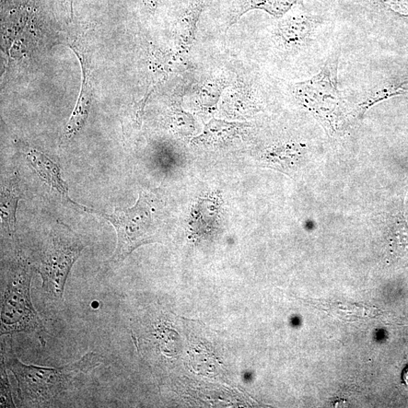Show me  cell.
<instances>
[{
	"label": "cell",
	"instance_id": "1",
	"mask_svg": "<svg viewBox=\"0 0 408 408\" xmlns=\"http://www.w3.org/2000/svg\"><path fill=\"white\" fill-rule=\"evenodd\" d=\"M13 336L2 341V358L18 382L21 406L53 407L71 390L82 376L100 364L99 356L89 353L72 364L60 368H43L22 363L15 352Z\"/></svg>",
	"mask_w": 408,
	"mask_h": 408
},
{
	"label": "cell",
	"instance_id": "2",
	"mask_svg": "<svg viewBox=\"0 0 408 408\" xmlns=\"http://www.w3.org/2000/svg\"><path fill=\"white\" fill-rule=\"evenodd\" d=\"M341 48L336 42L324 64L314 76L291 87L299 106L310 113L330 136L339 133L349 116H354L351 102L338 84Z\"/></svg>",
	"mask_w": 408,
	"mask_h": 408
},
{
	"label": "cell",
	"instance_id": "3",
	"mask_svg": "<svg viewBox=\"0 0 408 408\" xmlns=\"http://www.w3.org/2000/svg\"><path fill=\"white\" fill-rule=\"evenodd\" d=\"M34 269L20 253L2 267L1 336L26 333L45 345V328L31 295Z\"/></svg>",
	"mask_w": 408,
	"mask_h": 408
},
{
	"label": "cell",
	"instance_id": "4",
	"mask_svg": "<svg viewBox=\"0 0 408 408\" xmlns=\"http://www.w3.org/2000/svg\"><path fill=\"white\" fill-rule=\"evenodd\" d=\"M333 22L326 18L297 9L285 15L275 30L280 48L294 54L304 55L321 68L335 43Z\"/></svg>",
	"mask_w": 408,
	"mask_h": 408
},
{
	"label": "cell",
	"instance_id": "5",
	"mask_svg": "<svg viewBox=\"0 0 408 408\" xmlns=\"http://www.w3.org/2000/svg\"><path fill=\"white\" fill-rule=\"evenodd\" d=\"M87 243L65 225L57 226L31 262L41 276L45 298L53 303L63 301L70 272Z\"/></svg>",
	"mask_w": 408,
	"mask_h": 408
},
{
	"label": "cell",
	"instance_id": "6",
	"mask_svg": "<svg viewBox=\"0 0 408 408\" xmlns=\"http://www.w3.org/2000/svg\"><path fill=\"white\" fill-rule=\"evenodd\" d=\"M92 213L106 219L116 232V248L112 263L119 264L143 245L161 241L160 226L155 219L153 201L145 192L139 194L133 207H116L111 214Z\"/></svg>",
	"mask_w": 408,
	"mask_h": 408
},
{
	"label": "cell",
	"instance_id": "7",
	"mask_svg": "<svg viewBox=\"0 0 408 408\" xmlns=\"http://www.w3.org/2000/svg\"><path fill=\"white\" fill-rule=\"evenodd\" d=\"M77 55L83 72V82L81 90L73 114L67 122L65 130V138L70 139L75 136L84 127L89 116L92 102V84L89 66L82 53L75 46H71Z\"/></svg>",
	"mask_w": 408,
	"mask_h": 408
},
{
	"label": "cell",
	"instance_id": "8",
	"mask_svg": "<svg viewBox=\"0 0 408 408\" xmlns=\"http://www.w3.org/2000/svg\"><path fill=\"white\" fill-rule=\"evenodd\" d=\"M27 158L31 166L38 173L39 176L53 189L57 191L67 203L72 204L83 211L91 212V209L70 199L67 185L61 177L60 169L50 158L33 149L27 153Z\"/></svg>",
	"mask_w": 408,
	"mask_h": 408
},
{
	"label": "cell",
	"instance_id": "9",
	"mask_svg": "<svg viewBox=\"0 0 408 408\" xmlns=\"http://www.w3.org/2000/svg\"><path fill=\"white\" fill-rule=\"evenodd\" d=\"M246 125L228 123L224 121L212 120L204 128V133L194 138L197 145H217L228 141L239 135Z\"/></svg>",
	"mask_w": 408,
	"mask_h": 408
},
{
	"label": "cell",
	"instance_id": "10",
	"mask_svg": "<svg viewBox=\"0 0 408 408\" xmlns=\"http://www.w3.org/2000/svg\"><path fill=\"white\" fill-rule=\"evenodd\" d=\"M299 1L300 0H242L236 15L231 20V24L252 9L263 10L277 18H281Z\"/></svg>",
	"mask_w": 408,
	"mask_h": 408
},
{
	"label": "cell",
	"instance_id": "11",
	"mask_svg": "<svg viewBox=\"0 0 408 408\" xmlns=\"http://www.w3.org/2000/svg\"><path fill=\"white\" fill-rule=\"evenodd\" d=\"M21 194L16 181L1 189V223L2 227L9 235L15 232L16 224V211Z\"/></svg>",
	"mask_w": 408,
	"mask_h": 408
},
{
	"label": "cell",
	"instance_id": "12",
	"mask_svg": "<svg viewBox=\"0 0 408 408\" xmlns=\"http://www.w3.org/2000/svg\"><path fill=\"white\" fill-rule=\"evenodd\" d=\"M387 240L394 253H408V224L404 211L390 216L387 221Z\"/></svg>",
	"mask_w": 408,
	"mask_h": 408
},
{
	"label": "cell",
	"instance_id": "13",
	"mask_svg": "<svg viewBox=\"0 0 408 408\" xmlns=\"http://www.w3.org/2000/svg\"><path fill=\"white\" fill-rule=\"evenodd\" d=\"M204 3L197 2L192 6L182 17L178 35V45L181 53L188 52L193 43L197 24L199 19Z\"/></svg>",
	"mask_w": 408,
	"mask_h": 408
},
{
	"label": "cell",
	"instance_id": "14",
	"mask_svg": "<svg viewBox=\"0 0 408 408\" xmlns=\"http://www.w3.org/2000/svg\"><path fill=\"white\" fill-rule=\"evenodd\" d=\"M373 10L387 11L395 16L408 18V0H359Z\"/></svg>",
	"mask_w": 408,
	"mask_h": 408
},
{
	"label": "cell",
	"instance_id": "15",
	"mask_svg": "<svg viewBox=\"0 0 408 408\" xmlns=\"http://www.w3.org/2000/svg\"><path fill=\"white\" fill-rule=\"evenodd\" d=\"M224 82H209L202 87L199 92V101L203 107H214L219 101L221 91L224 87Z\"/></svg>",
	"mask_w": 408,
	"mask_h": 408
},
{
	"label": "cell",
	"instance_id": "16",
	"mask_svg": "<svg viewBox=\"0 0 408 408\" xmlns=\"http://www.w3.org/2000/svg\"><path fill=\"white\" fill-rule=\"evenodd\" d=\"M5 361L1 358V403L0 407H16V404L11 397L10 384L6 372Z\"/></svg>",
	"mask_w": 408,
	"mask_h": 408
},
{
	"label": "cell",
	"instance_id": "17",
	"mask_svg": "<svg viewBox=\"0 0 408 408\" xmlns=\"http://www.w3.org/2000/svg\"><path fill=\"white\" fill-rule=\"evenodd\" d=\"M159 0H147L148 8L151 11H155Z\"/></svg>",
	"mask_w": 408,
	"mask_h": 408
},
{
	"label": "cell",
	"instance_id": "18",
	"mask_svg": "<svg viewBox=\"0 0 408 408\" xmlns=\"http://www.w3.org/2000/svg\"><path fill=\"white\" fill-rule=\"evenodd\" d=\"M68 13L72 14V0H64Z\"/></svg>",
	"mask_w": 408,
	"mask_h": 408
},
{
	"label": "cell",
	"instance_id": "19",
	"mask_svg": "<svg viewBox=\"0 0 408 408\" xmlns=\"http://www.w3.org/2000/svg\"><path fill=\"white\" fill-rule=\"evenodd\" d=\"M404 379L405 382L408 385V368H407L406 371L404 372Z\"/></svg>",
	"mask_w": 408,
	"mask_h": 408
}]
</instances>
